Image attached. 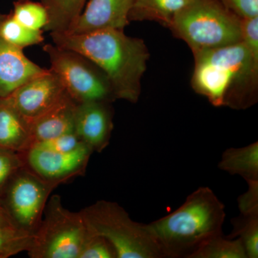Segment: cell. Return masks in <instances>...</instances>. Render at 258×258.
I'll use <instances>...</instances> for the list:
<instances>
[{
    "label": "cell",
    "instance_id": "obj_30",
    "mask_svg": "<svg viewBox=\"0 0 258 258\" xmlns=\"http://www.w3.org/2000/svg\"><path fill=\"white\" fill-rule=\"evenodd\" d=\"M0 227H17L12 222L8 212L2 205L1 202H0Z\"/></svg>",
    "mask_w": 258,
    "mask_h": 258
},
{
    "label": "cell",
    "instance_id": "obj_16",
    "mask_svg": "<svg viewBox=\"0 0 258 258\" xmlns=\"http://www.w3.org/2000/svg\"><path fill=\"white\" fill-rule=\"evenodd\" d=\"M218 167L231 175L241 176L246 182L258 181V142L243 147L226 149Z\"/></svg>",
    "mask_w": 258,
    "mask_h": 258
},
{
    "label": "cell",
    "instance_id": "obj_21",
    "mask_svg": "<svg viewBox=\"0 0 258 258\" xmlns=\"http://www.w3.org/2000/svg\"><path fill=\"white\" fill-rule=\"evenodd\" d=\"M231 238L240 239L247 258L258 257V212L241 214L231 220Z\"/></svg>",
    "mask_w": 258,
    "mask_h": 258
},
{
    "label": "cell",
    "instance_id": "obj_9",
    "mask_svg": "<svg viewBox=\"0 0 258 258\" xmlns=\"http://www.w3.org/2000/svg\"><path fill=\"white\" fill-rule=\"evenodd\" d=\"M93 153L86 144L67 153L51 152L33 147L23 153L26 165L35 174L58 186L84 174Z\"/></svg>",
    "mask_w": 258,
    "mask_h": 258
},
{
    "label": "cell",
    "instance_id": "obj_28",
    "mask_svg": "<svg viewBox=\"0 0 258 258\" xmlns=\"http://www.w3.org/2000/svg\"><path fill=\"white\" fill-rule=\"evenodd\" d=\"M240 20L258 17V0H219Z\"/></svg>",
    "mask_w": 258,
    "mask_h": 258
},
{
    "label": "cell",
    "instance_id": "obj_26",
    "mask_svg": "<svg viewBox=\"0 0 258 258\" xmlns=\"http://www.w3.org/2000/svg\"><path fill=\"white\" fill-rule=\"evenodd\" d=\"M83 144H85L74 132L37 142L32 148H39L51 152L67 153L76 150Z\"/></svg>",
    "mask_w": 258,
    "mask_h": 258
},
{
    "label": "cell",
    "instance_id": "obj_20",
    "mask_svg": "<svg viewBox=\"0 0 258 258\" xmlns=\"http://www.w3.org/2000/svg\"><path fill=\"white\" fill-rule=\"evenodd\" d=\"M0 35L15 46L23 49L34 45H39L45 40L43 30H35L27 28L10 14L0 13Z\"/></svg>",
    "mask_w": 258,
    "mask_h": 258
},
{
    "label": "cell",
    "instance_id": "obj_19",
    "mask_svg": "<svg viewBox=\"0 0 258 258\" xmlns=\"http://www.w3.org/2000/svg\"><path fill=\"white\" fill-rule=\"evenodd\" d=\"M190 258H247L240 239L213 236L203 242Z\"/></svg>",
    "mask_w": 258,
    "mask_h": 258
},
{
    "label": "cell",
    "instance_id": "obj_6",
    "mask_svg": "<svg viewBox=\"0 0 258 258\" xmlns=\"http://www.w3.org/2000/svg\"><path fill=\"white\" fill-rule=\"evenodd\" d=\"M88 232L81 212L64 208L60 197L53 195L27 252L31 258H78Z\"/></svg>",
    "mask_w": 258,
    "mask_h": 258
},
{
    "label": "cell",
    "instance_id": "obj_2",
    "mask_svg": "<svg viewBox=\"0 0 258 258\" xmlns=\"http://www.w3.org/2000/svg\"><path fill=\"white\" fill-rule=\"evenodd\" d=\"M193 89L214 106L246 109L257 100L258 60L242 41L195 54Z\"/></svg>",
    "mask_w": 258,
    "mask_h": 258
},
{
    "label": "cell",
    "instance_id": "obj_5",
    "mask_svg": "<svg viewBox=\"0 0 258 258\" xmlns=\"http://www.w3.org/2000/svg\"><path fill=\"white\" fill-rule=\"evenodd\" d=\"M80 212L88 231L106 238L117 258H164L148 224L134 221L118 203L99 200Z\"/></svg>",
    "mask_w": 258,
    "mask_h": 258
},
{
    "label": "cell",
    "instance_id": "obj_24",
    "mask_svg": "<svg viewBox=\"0 0 258 258\" xmlns=\"http://www.w3.org/2000/svg\"><path fill=\"white\" fill-rule=\"evenodd\" d=\"M78 258H117V254L106 238L88 231Z\"/></svg>",
    "mask_w": 258,
    "mask_h": 258
},
{
    "label": "cell",
    "instance_id": "obj_7",
    "mask_svg": "<svg viewBox=\"0 0 258 258\" xmlns=\"http://www.w3.org/2000/svg\"><path fill=\"white\" fill-rule=\"evenodd\" d=\"M42 49L48 55L50 71L60 79L75 102L112 103L116 100L106 75L86 56L55 44H46Z\"/></svg>",
    "mask_w": 258,
    "mask_h": 258
},
{
    "label": "cell",
    "instance_id": "obj_17",
    "mask_svg": "<svg viewBox=\"0 0 258 258\" xmlns=\"http://www.w3.org/2000/svg\"><path fill=\"white\" fill-rule=\"evenodd\" d=\"M192 0H134L129 21L153 20L169 28L175 15Z\"/></svg>",
    "mask_w": 258,
    "mask_h": 258
},
{
    "label": "cell",
    "instance_id": "obj_14",
    "mask_svg": "<svg viewBox=\"0 0 258 258\" xmlns=\"http://www.w3.org/2000/svg\"><path fill=\"white\" fill-rule=\"evenodd\" d=\"M76 106L77 103L68 94L50 109L30 120L31 148L37 142L74 132Z\"/></svg>",
    "mask_w": 258,
    "mask_h": 258
},
{
    "label": "cell",
    "instance_id": "obj_1",
    "mask_svg": "<svg viewBox=\"0 0 258 258\" xmlns=\"http://www.w3.org/2000/svg\"><path fill=\"white\" fill-rule=\"evenodd\" d=\"M53 44L86 56L104 72L116 100L136 103L142 93V79L149 52L142 39L123 30H103L85 34L50 32Z\"/></svg>",
    "mask_w": 258,
    "mask_h": 258
},
{
    "label": "cell",
    "instance_id": "obj_18",
    "mask_svg": "<svg viewBox=\"0 0 258 258\" xmlns=\"http://www.w3.org/2000/svg\"><path fill=\"white\" fill-rule=\"evenodd\" d=\"M87 0H41L47 10L48 23L43 30L67 32L77 22Z\"/></svg>",
    "mask_w": 258,
    "mask_h": 258
},
{
    "label": "cell",
    "instance_id": "obj_8",
    "mask_svg": "<svg viewBox=\"0 0 258 258\" xmlns=\"http://www.w3.org/2000/svg\"><path fill=\"white\" fill-rule=\"evenodd\" d=\"M8 184L5 210L15 227L33 235L50 193L57 186L42 179L27 165L17 171Z\"/></svg>",
    "mask_w": 258,
    "mask_h": 258
},
{
    "label": "cell",
    "instance_id": "obj_11",
    "mask_svg": "<svg viewBox=\"0 0 258 258\" xmlns=\"http://www.w3.org/2000/svg\"><path fill=\"white\" fill-rule=\"evenodd\" d=\"M113 118L111 103L88 101L77 103L75 133L93 152L101 153L110 143Z\"/></svg>",
    "mask_w": 258,
    "mask_h": 258
},
{
    "label": "cell",
    "instance_id": "obj_12",
    "mask_svg": "<svg viewBox=\"0 0 258 258\" xmlns=\"http://www.w3.org/2000/svg\"><path fill=\"white\" fill-rule=\"evenodd\" d=\"M134 2V0H90L77 22L66 33L123 30L130 23L128 16Z\"/></svg>",
    "mask_w": 258,
    "mask_h": 258
},
{
    "label": "cell",
    "instance_id": "obj_22",
    "mask_svg": "<svg viewBox=\"0 0 258 258\" xmlns=\"http://www.w3.org/2000/svg\"><path fill=\"white\" fill-rule=\"evenodd\" d=\"M12 15L15 20L27 28L43 30L48 23V15L41 3L30 0H17L13 3Z\"/></svg>",
    "mask_w": 258,
    "mask_h": 258
},
{
    "label": "cell",
    "instance_id": "obj_23",
    "mask_svg": "<svg viewBox=\"0 0 258 258\" xmlns=\"http://www.w3.org/2000/svg\"><path fill=\"white\" fill-rule=\"evenodd\" d=\"M32 234L17 227H0V258L28 252L32 242Z\"/></svg>",
    "mask_w": 258,
    "mask_h": 258
},
{
    "label": "cell",
    "instance_id": "obj_3",
    "mask_svg": "<svg viewBox=\"0 0 258 258\" xmlns=\"http://www.w3.org/2000/svg\"><path fill=\"white\" fill-rule=\"evenodd\" d=\"M225 207L208 186L190 194L179 208L148 224L164 258H190L203 242L222 233Z\"/></svg>",
    "mask_w": 258,
    "mask_h": 258
},
{
    "label": "cell",
    "instance_id": "obj_27",
    "mask_svg": "<svg viewBox=\"0 0 258 258\" xmlns=\"http://www.w3.org/2000/svg\"><path fill=\"white\" fill-rule=\"evenodd\" d=\"M242 42L252 57L258 60V17L241 20Z\"/></svg>",
    "mask_w": 258,
    "mask_h": 258
},
{
    "label": "cell",
    "instance_id": "obj_25",
    "mask_svg": "<svg viewBox=\"0 0 258 258\" xmlns=\"http://www.w3.org/2000/svg\"><path fill=\"white\" fill-rule=\"evenodd\" d=\"M25 165L23 153L0 148V192L15 173Z\"/></svg>",
    "mask_w": 258,
    "mask_h": 258
},
{
    "label": "cell",
    "instance_id": "obj_13",
    "mask_svg": "<svg viewBox=\"0 0 258 258\" xmlns=\"http://www.w3.org/2000/svg\"><path fill=\"white\" fill-rule=\"evenodd\" d=\"M42 69L0 35V98H6L24 83L45 74Z\"/></svg>",
    "mask_w": 258,
    "mask_h": 258
},
{
    "label": "cell",
    "instance_id": "obj_15",
    "mask_svg": "<svg viewBox=\"0 0 258 258\" xmlns=\"http://www.w3.org/2000/svg\"><path fill=\"white\" fill-rule=\"evenodd\" d=\"M0 148L19 153L31 148L30 123L6 98H0Z\"/></svg>",
    "mask_w": 258,
    "mask_h": 258
},
{
    "label": "cell",
    "instance_id": "obj_10",
    "mask_svg": "<svg viewBox=\"0 0 258 258\" xmlns=\"http://www.w3.org/2000/svg\"><path fill=\"white\" fill-rule=\"evenodd\" d=\"M68 95L57 75L48 69L34 78L6 97L15 109L28 122L52 108Z\"/></svg>",
    "mask_w": 258,
    "mask_h": 258
},
{
    "label": "cell",
    "instance_id": "obj_29",
    "mask_svg": "<svg viewBox=\"0 0 258 258\" xmlns=\"http://www.w3.org/2000/svg\"><path fill=\"white\" fill-rule=\"evenodd\" d=\"M247 189L237 198V205L241 214L258 212V181L247 182Z\"/></svg>",
    "mask_w": 258,
    "mask_h": 258
},
{
    "label": "cell",
    "instance_id": "obj_4",
    "mask_svg": "<svg viewBox=\"0 0 258 258\" xmlns=\"http://www.w3.org/2000/svg\"><path fill=\"white\" fill-rule=\"evenodd\" d=\"M169 28L194 55L242 41L240 19L219 0H192L175 15Z\"/></svg>",
    "mask_w": 258,
    "mask_h": 258
}]
</instances>
